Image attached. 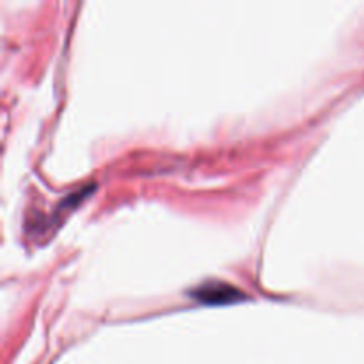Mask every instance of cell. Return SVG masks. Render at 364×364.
<instances>
[{"label": "cell", "instance_id": "1", "mask_svg": "<svg viewBox=\"0 0 364 364\" xmlns=\"http://www.w3.org/2000/svg\"><path fill=\"white\" fill-rule=\"evenodd\" d=\"M197 301L208 302V304H226V302L240 301L242 293L233 286L224 285V282H215V285H204L194 292Z\"/></svg>", "mask_w": 364, "mask_h": 364}]
</instances>
